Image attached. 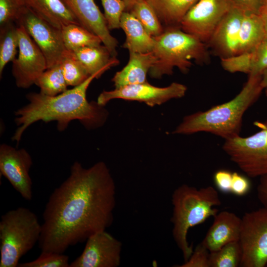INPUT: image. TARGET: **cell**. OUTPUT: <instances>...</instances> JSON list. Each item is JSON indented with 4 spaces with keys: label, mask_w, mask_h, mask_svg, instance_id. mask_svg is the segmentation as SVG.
Returning a JSON list of instances; mask_svg holds the SVG:
<instances>
[{
    "label": "cell",
    "mask_w": 267,
    "mask_h": 267,
    "mask_svg": "<svg viewBox=\"0 0 267 267\" xmlns=\"http://www.w3.org/2000/svg\"><path fill=\"white\" fill-rule=\"evenodd\" d=\"M116 185L106 164L88 168L79 162L49 196L43 214L41 252L64 253L70 246L105 230L113 222Z\"/></svg>",
    "instance_id": "obj_1"
},
{
    "label": "cell",
    "mask_w": 267,
    "mask_h": 267,
    "mask_svg": "<svg viewBox=\"0 0 267 267\" xmlns=\"http://www.w3.org/2000/svg\"><path fill=\"white\" fill-rule=\"evenodd\" d=\"M99 73L90 75L81 84L55 96H48L41 92H30L26 95L28 103L15 113V122L18 128L12 139L18 144L24 132L32 124L39 121L57 122L59 131L65 130L70 122L79 120L87 129L99 127L105 122L108 112L97 102H89L87 91Z\"/></svg>",
    "instance_id": "obj_2"
},
{
    "label": "cell",
    "mask_w": 267,
    "mask_h": 267,
    "mask_svg": "<svg viewBox=\"0 0 267 267\" xmlns=\"http://www.w3.org/2000/svg\"><path fill=\"white\" fill-rule=\"evenodd\" d=\"M261 76H250L239 93L231 100L186 116L173 133L190 134L209 133L224 139L240 135L246 111L257 101L264 89Z\"/></svg>",
    "instance_id": "obj_3"
},
{
    "label": "cell",
    "mask_w": 267,
    "mask_h": 267,
    "mask_svg": "<svg viewBox=\"0 0 267 267\" xmlns=\"http://www.w3.org/2000/svg\"><path fill=\"white\" fill-rule=\"evenodd\" d=\"M172 203V235L186 262L193 251L187 239L188 230L215 216L218 210L214 207L220 206L221 201L217 190L211 186L197 188L182 184L174 191Z\"/></svg>",
    "instance_id": "obj_4"
},
{
    "label": "cell",
    "mask_w": 267,
    "mask_h": 267,
    "mask_svg": "<svg viewBox=\"0 0 267 267\" xmlns=\"http://www.w3.org/2000/svg\"><path fill=\"white\" fill-rule=\"evenodd\" d=\"M153 38L152 52L156 61L149 72L152 78L171 75L175 67L186 73L192 65V60L201 65L210 61L207 45L180 27L165 28L162 34Z\"/></svg>",
    "instance_id": "obj_5"
},
{
    "label": "cell",
    "mask_w": 267,
    "mask_h": 267,
    "mask_svg": "<svg viewBox=\"0 0 267 267\" xmlns=\"http://www.w3.org/2000/svg\"><path fill=\"white\" fill-rule=\"evenodd\" d=\"M42 232L36 214L20 207L1 216L0 267H16L20 259L39 242Z\"/></svg>",
    "instance_id": "obj_6"
},
{
    "label": "cell",
    "mask_w": 267,
    "mask_h": 267,
    "mask_svg": "<svg viewBox=\"0 0 267 267\" xmlns=\"http://www.w3.org/2000/svg\"><path fill=\"white\" fill-rule=\"evenodd\" d=\"M254 124L259 132L248 137L225 139L222 146L230 160L251 178L267 174V119Z\"/></svg>",
    "instance_id": "obj_7"
},
{
    "label": "cell",
    "mask_w": 267,
    "mask_h": 267,
    "mask_svg": "<svg viewBox=\"0 0 267 267\" xmlns=\"http://www.w3.org/2000/svg\"><path fill=\"white\" fill-rule=\"evenodd\" d=\"M239 242L241 267H266L267 264V207L245 213L241 218Z\"/></svg>",
    "instance_id": "obj_8"
},
{
    "label": "cell",
    "mask_w": 267,
    "mask_h": 267,
    "mask_svg": "<svg viewBox=\"0 0 267 267\" xmlns=\"http://www.w3.org/2000/svg\"><path fill=\"white\" fill-rule=\"evenodd\" d=\"M15 23L24 27L39 46L45 58L47 68L60 64L67 50L61 29L52 26L27 6Z\"/></svg>",
    "instance_id": "obj_9"
},
{
    "label": "cell",
    "mask_w": 267,
    "mask_h": 267,
    "mask_svg": "<svg viewBox=\"0 0 267 267\" xmlns=\"http://www.w3.org/2000/svg\"><path fill=\"white\" fill-rule=\"evenodd\" d=\"M232 6L229 0H198L183 18L180 28L207 44Z\"/></svg>",
    "instance_id": "obj_10"
},
{
    "label": "cell",
    "mask_w": 267,
    "mask_h": 267,
    "mask_svg": "<svg viewBox=\"0 0 267 267\" xmlns=\"http://www.w3.org/2000/svg\"><path fill=\"white\" fill-rule=\"evenodd\" d=\"M187 87L181 84L174 82L166 87H157L148 82L115 89L112 90H104L98 96L97 102L104 106L114 99L144 102L149 106L160 105L174 98L184 96Z\"/></svg>",
    "instance_id": "obj_11"
},
{
    "label": "cell",
    "mask_w": 267,
    "mask_h": 267,
    "mask_svg": "<svg viewBox=\"0 0 267 267\" xmlns=\"http://www.w3.org/2000/svg\"><path fill=\"white\" fill-rule=\"evenodd\" d=\"M18 55L12 61V72L17 86L26 89L35 83L47 69L43 52L21 25H17Z\"/></svg>",
    "instance_id": "obj_12"
},
{
    "label": "cell",
    "mask_w": 267,
    "mask_h": 267,
    "mask_svg": "<svg viewBox=\"0 0 267 267\" xmlns=\"http://www.w3.org/2000/svg\"><path fill=\"white\" fill-rule=\"evenodd\" d=\"M122 242L106 230L86 240L84 249L69 267H118L121 264Z\"/></svg>",
    "instance_id": "obj_13"
},
{
    "label": "cell",
    "mask_w": 267,
    "mask_h": 267,
    "mask_svg": "<svg viewBox=\"0 0 267 267\" xmlns=\"http://www.w3.org/2000/svg\"><path fill=\"white\" fill-rule=\"evenodd\" d=\"M32 157L23 148L16 149L6 144L0 146V172L24 199L32 198V181L30 170Z\"/></svg>",
    "instance_id": "obj_14"
},
{
    "label": "cell",
    "mask_w": 267,
    "mask_h": 267,
    "mask_svg": "<svg viewBox=\"0 0 267 267\" xmlns=\"http://www.w3.org/2000/svg\"><path fill=\"white\" fill-rule=\"evenodd\" d=\"M73 13L80 24L102 41L112 57H116L117 40L108 29L103 14L94 0H62Z\"/></svg>",
    "instance_id": "obj_15"
},
{
    "label": "cell",
    "mask_w": 267,
    "mask_h": 267,
    "mask_svg": "<svg viewBox=\"0 0 267 267\" xmlns=\"http://www.w3.org/2000/svg\"><path fill=\"white\" fill-rule=\"evenodd\" d=\"M245 10L232 6L207 44L220 58L238 54L241 26Z\"/></svg>",
    "instance_id": "obj_16"
},
{
    "label": "cell",
    "mask_w": 267,
    "mask_h": 267,
    "mask_svg": "<svg viewBox=\"0 0 267 267\" xmlns=\"http://www.w3.org/2000/svg\"><path fill=\"white\" fill-rule=\"evenodd\" d=\"M201 243L209 252L216 251L224 245L239 240L241 218L228 211L218 213Z\"/></svg>",
    "instance_id": "obj_17"
},
{
    "label": "cell",
    "mask_w": 267,
    "mask_h": 267,
    "mask_svg": "<svg viewBox=\"0 0 267 267\" xmlns=\"http://www.w3.org/2000/svg\"><path fill=\"white\" fill-rule=\"evenodd\" d=\"M156 61L152 51L147 53L129 52L127 64L116 73L112 79L115 89L147 82V74Z\"/></svg>",
    "instance_id": "obj_18"
},
{
    "label": "cell",
    "mask_w": 267,
    "mask_h": 267,
    "mask_svg": "<svg viewBox=\"0 0 267 267\" xmlns=\"http://www.w3.org/2000/svg\"><path fill=\"white\" fill-rule=\"evenodd\" d=\"M23 0L36 14L58 29L70 24L81 25L62 0Z\"/></svg>",
    "instance_id": "obj_19"
},
{
    "label": "cell",
    "mask_w": 267,
    "mask_h": 267,
    "mask_svg": "<svg viewBox=\"0 0 267 267\" xmlns=\"http://www.w3.org/2000/svg\"><path fill=\"white\" fill-rule=\"evenodd\" d=\"M120 28L126 35L122 45L129 52L147 53L152 51L154 40L145 30L142 24L131 13L125 11L120 21Z\"/></svg>",
    "instance_id": "obj_20"
},
{
    "label": "cell",
    "mask_w": 267,
    "mask_h": 267,
    "mask_svg": "<svg viewBox=\"0 0 267 267\" xmlns=\"http://www.w3.org/2000/svg\"><path fill=\"white\" fill-rule=\"evenodd\" d=\"M90 76L99 73L102 75L106 71L119 63L112 57L104 45L85 46L73 51Z\"/></svg>",
    "instance_id": "obj_21"
},
{
    "label": "cell",
    "mask_w": 267,
    "mask_h": 267,
    "mask_svg": "<svg viewBox=\"0 0 267 267\" xmlns=\"http://www.w3.org/2000/svg\"><path fill=\"white\" fill-rule=\"evenodd\" d=\"M198 0H148L164 29L180 27V23Z\"/></svg>",
    "instance_id": "obj_22"
},
{
    "label": "cell",
    "mask_w": 267,
    "mask_h": 267,
    "mask_svg": "<svg viewBox=\"0 0 267 267\" xmlns=\"http://www.w3.org/2000/svg\"><path fill=\"white\" fill-rule=\"evenodd\" d=\"M266 37L260 14L245 11L241 26L238 54L254 50Z\"/></svg>",
    "instance_id": "obj_23"
},
{
    "label": "cell",
    "mask_w": 267,
    "mask_h": 267,
    "mask_svg": "<svg viewBox=\"0 0 267 267\" xmlns=\"http://www.w3.org/2000/svg\"><path fill=\"white\" fill-rule=\"evenodd\" d=\"M62 39L67 50L74 51L85 46H98L101 40L81 25L70 24L61 29Z\"/></svg>",
    "instance_id": "obj_24"
},
{
    "label": "cell",
    "mask_w": 267,
    "mask_h": 267,
    "mask_svg": "<svg viewBox=\"0 0 267 267\" xmlns=\"http://www.w3.org/2000/svg\"><path fill=\"white\" fill-rule=\"evenodd\" d=\"M19 45L17 25L14 22L0 25V75L6 64L16 58Z\"/></svg>",
    "instance_id": "obj_25"
},
{
    "label": "cell",
    "mask_w": 267,
    "mask_h": 267,
    "mask_svg": "<svg viewBox=\"0 0 267 267\" xmlns=\"http://www.w3.org/2000/svg\"><path fill=\"white\" fill-rule=\"evenodd\" d=\"M35 85L40 88V92L51 96L64 92L68 87L60 64L46 69L38 78Z\"/></svg>",
    "instance_id": "obj_26"
},
{
    "label": "cell",
    "mask_w": 267,
    "mask_h": 267,
    "mask_svg": "<svg viewBox=\"0 0 267 267\" xmlns=\"http://www.w3.org/2000/svg\"><path fill=\"white\" fill-rule=\"evenodd\" d=\"M241 258L239 241L231 242L216 251L210 252L209 267H237L240 266Z\"/></svg>",
    "instance_id": "obj_27"
},
{
    "label": "cell",
    "mask_w": 267,
    "mask_h": 267,
    "mask_svg": "<svg viewBox=\"0 0 267 267\" xmlns=\"http://www.w3.org/2000/svg\"><path fill=\"white\" fill-rule=\"evenodd\" d=\"M129 12L138 20L145 30L152 37L158 36L164 32V27L147 1H142L135 4Z\"/></svg>",
    "instance_id": "obj_28"
},
{
    "label": "cell",
    "mask_w": 267,
    "mask_h": 267,
    "mask_svg": "<svg viewBox=\"0 0 267 267\" xmlns=\"http://www.w3.org/2000/svg\"><path fill=\"white\" fill-rule=\"evenodd\" d=\"M60 65L68 86H77L90 76L72 51L67 50Z\"/></svg>",
    "instance_id": "obj_29"
},
{
    "label": "cell",
    "mask_w": 267,
    "mask_h": 267,
    "mask_svg": "<svg viewBox=\"0 0 267 267\" xmlns=\"http://www.w3.org/2000/svg\"><path fill=\"white\" fill-rule=\"evenodd\" d=\"M254 58L253 50L221 58V63L223 69L229 73L241 72L249 75L253 68Z\"/></svg>",
    "instance_id": "obj_30"
},
{
    "label": "cell",
    "mask_w": 267,
    "mask_h": 267,
    "mask_svg": "<svg viewBox=\"0 0 267 267\" xmlns=\"http://www.w3.org/2000/svg\"><path fill=\"white\" fill-rule=\"evenodd\" d=\"M69 257L64 253L41 252L36 260L19 263L18 267H69Z\"/></svg>",
    "instance_id": "obj_31"
},
{
    "label": "cell",
    "mask_w": 267,
    "mask_h": 267,
    "mask_svg": "<svg viewBox=\"0 0 267 267\" xmlns=\"http://www.w3.org/2000/svg\"><path fill=\"white\" fill-rule=\"evenodd\" d=\"M104 13L103 14L109 30L120 28L121 18L126 11V5L122 0H100Z\"/></svg>",
    "instance_id": "obj_32"
},
{
    "label": "cell",
    "mask_w": 267,
    "mask_h": 267,
    "mask_svg": "<svg viewBox=\"0 0 267 267\" xmlns=\"http://www.w3.org/2000/svg\"><path fill=\"white\" fill-rule=\"evenodd\" d=\"M25 5L23 0H0V24L16 22Z\"/></svg>",
    "instance_id": "obj_33"
},
{
    "label": "cell",
    "mask_w": 267,
    "mask_h": 267,
    "mask_svg": "<svg viewBox=\"0 0 267 267\" xmlns=\"http://www.w3.org/2000/svg\"><path fill=\"white\" fill-rule=\"evenodd\" d=\"M254 63L248 76H261L267 69V37H266L254 50Z\"/></svg>",
    "instance_id": "obj_34"
},
{
    "label": "cell",
    "mask_w": 267,
    "mask_h": 267,
    "mask_svg": "<svg viewBox=\"0 0 267 267\" xmlns=\"http://www.w3.org/2000/svg\"><path fill=\"white\" fill-rule=\"evenodd\" d=\"M210 252L201 243L193 251L187 261L179 267H209V257Z\"/></svg>",
    "instance_id": "obj_35"
},
{
    "label": "cell",
    "mask_w": 267,
    "mask_h": 267,
    "mask_svg": "<svg viewBox=\"0 0 267 267\" xmlns=\"http://www.w3.org/2000/svg\"><path fill=\"white\" fill-rule=\"evenodd\" d=\"M250 188V181L246 177L237 172L232 173L231 193L236 196H244Z\"/></svg>",
    "instance_id": "obj_36"
},
{
    "label": "cell",
    "mask_w": 267,
    "mask_h": 267,
    "mask_svg": "<svg viewBox=\"0 0 267 267\" xmlns=\"http://www.w3.org/2000/svg\"><path fill=\"white\" fill-rule=\"evenodd\" d=\"M232 173L227 170L217 171L214 175V181L217 188L221 192H231Z\"/></svg>",
    "instance_id": "obj_37"
},
{
    "label": "cell",
    "mask_w": 267,
    "mask_h": 267,
    "mask_svg": "<svg viewBox=\"0 0 267 267\" xmlns=\"http://www.w3.org/2000/svg\"><path fill=\"white\" fill-rule=\"evenodd\" d=\"M234 7L243 10L259 14L264 0H229Z\"/></svg>",
    "instance_id": "obj_38"
},
{
    "label": "cell",
    "mask_w": 267,
    "mask_h": 267,
    "mask_svg": "<svg viewBox=\"0 0 267 267\" xmlns=\"http://www.w3.org/2000/svg\"><path fill=\"white\" fill-rule=\"evenodd\" d=\"M260 178L257 189L258 198L263 207H267V174Z\"/></svg>",
    "instance_id": "obj_39"
},
{
    "label": "cell",
    "mask_w": 267,
    "mask_h": 267,
    "mask_svg": "<svg viewBox=\"0 0 267 267\" xmlns=\"http://www.w3.org/2000/svg\"><path fill=\"white\" fill-rule=\"evenodd\" d=\"M259 14L262 20L266 36L267 37V5L262 7L260 11Z\"/></svg>",
    "instance_id": "obj_40"
},
{
    "label": "cell",
    "mask_w": 267,
    "mask_h": 267,
    "mask_svg": "<svg viewBox=\"0 0 267 267\" xmlns=\"http://www.w3.org/2000/svg\"><path fill=\"white\" fill-rule=\"evenodd\" d=\"M126 5V11L130 12L133 6L139 2L142 1H147L148 0H122Z\"/></svg>",
    "instance_id": "obj_41"
},
{
    "label": "cell",
    "mask_w": 267,
    "mask_h": 267,
    "mask_svg": "<svg viewBox=\"0 0 267 267\" xmlns=\"http://www.w3.org/2000/svg\"><path fill=\"white\" fill-rule=\"evenodd\" d=\"M261 85L264 89L267 88V69L263 72L261 75Z\"/></svg>",
    "instance_id": "obj_42"
},
{
    "label": "cell",
    "mask_w": 267,
    "mask_h": 267,
    "mask_svg": "<svg viewBox=\"0 0 267 267\" xmlns=\"http://www.w3.org/2000/svg\"><path fill=\"white\" fill-rule=\"evenodd\" d=\"M266 5H267V0H264V3H263V6H266ZM262 6V7H263Z\"/></svg>",
    "instance_id": "obj_43"
},
{
    "label": "cell",
    "mask_w": 267,
    "mask_h": 267,
    "mask_svg": "<svg viewBox=\"0 0 267 267\" xmlns=\"http://www.w3.org/2000/svg\"><path fill=\"white\" fill-rule=\"evenodd\" d=\"M265 89V94H266V95L267 97V88H266Z\"/></svg>",
    "instance_id": "obj_44"
},
{
    "label": "cell",
    "mask_w": 267,
    "mask_h": 267,
    "mask_svg": "<svg viewBox=\"0 0 267 267\" xmlns=\"http://www.w3.org/2000/svg\"><path fill=\"white\" fill-rule=\"evenodd\" d=\"M266 267H267V265H266Z\"/></svg>",
    "instance_id": "obj_45"
}]
</instances>
